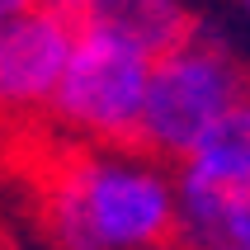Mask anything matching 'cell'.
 I'll return each instance as SVG.
<instances>
[{
	"label": "cell",
	"mask_w": 250,
	"mask_h": 250,
	"mask_svg": "<svg viewBox=\"0 0 250 250\" xmlns=\"http://www.w3.org/2000/svg\"><path fill=\"white\" fill-rule=\"evenodd\" d=\"M42 227L57 250H166L180 241V175L146 146H85L52 170Z\"/></svg>",
	"instance_id": "6da1fadb"
},
{
	"label": "cell",
	"mask_w": 250,
	"mask_h": 250,
	"mask_svg": "<svg viewBox=\"0 0 250 250\" xmlns=\"http://www.w3.org/2000/svg\"><path fill=\"white\" fill-rule=\"evenodd\" d=\"M246 95L250 71L241 66V57L222 38L194 28L189 42L156 57L137 146L156 151L161 161H189V151L208 137V127L222 113H231Z\"/></svg>",
	"instance_id": "7a4b0ae2"
},
{
	"label": "cell",
	"mask_w": 250,
	"mask_h": 250,
	"mask_svg": "<svg viewBox=\"0 0 250 250\" xmlns=\"http://www.w3.org/2000/svg\"><path fill=\"white\" fill-rule=\"evenodd\" d=\"M151 71H156L151 52L118 38L113 28L81 19L76 57H71L62 90H57L47 113L66 132L85 137L90 146H137Z\"/></svg>",
	"instance_id": "3957f363"
},
{
	"label": "cell",
	"mask_w": 250,
	"mask_h": 250,
	"mask_svg": "<svg viewBox=\"0 0 250 250\" xmlns=\"http://www.w3.org/2000/svg\"><path fill=\"white\" fill-rule=\"evenodd\" d=\"M81 42V14L47 5L0 24V95L14 113L52 109L62 76Z\"/></svg>",
	"instance_id": "277c9868"
},
{
	"label": "cell",
	"mask_w": 250,
	"mask_h": 250,
	"mask_svg": "<svg viewBox=\"0 0 250 250\" xmlns=\"http://www.w3.org/2000/svg\"><path fill=\"white\" fill-rule=\"evenodd\" d=\"M81 19L99 24V28H113L118 38L137 42L151 57H166L180 42L194 38V14L180 0H90V10Z\"/></svg>",
	"instance_id": "5b68a950"
},
{
	"label": "cell",
	"mask_w": 250,
	"mask_h": 250,
	"mask_svg": "<svg viewBox=\"0 0 250 250\" xmlns=\"http://www.w3.org/2000/svg\"><path fill=\"white\" fill-rule=\"evenodd\" d=\"M180 166L212 180V184H222V189L250 184V95L208 127V137L198 142L189 151V161H180Z\"/></svg>",
	"instance_id": "8992f818"
},
{
	"label": "cell",
	"mask_w": 250,
	"mask_h": 250,
	"mask_svg": "<svg viewBox=\"0 0 250 250\" xmlns=\"http://www.w3.org/2000/svg\"><path fill=\"white\" fill-rule=\"evenodd\" d=\"M203 250H250V184L222 189L217 203V222Z\"/></svg>",
	"instance_id": "52a82bcc"
},
{
	"label": "cell",
	"mask_w": 250,
	"mask_h": 250,
	"mask_svg": "<svg viewBox=\"0 0 250 250\" xmlns=\"http://www.w3.org/2000/svg\"><path fill=\"white\" fill-rule=\"evenodd\" d=\"M42 0H0V14L5 19H14V14H28V10H38Z\"/></svg>",
	"instance_id": "ba28073f"
},
{
	"label": "cell",
	"mask_w": 250,
	"mask_h": 250,
	"mask_svg": "<svg viewBox=\"0 0 250 250\" xmlns=\"http://www.w3.org/2000/svg\"><path fill=\"white\" fill-rule=\"evenodd\" d=\"M47 5H62V10H71V14H85V10H90V0H47Z\"/></svg>",
	"instance_id": "9c48e42d"
},
{
	"label": "cell",
	"mask_w": 250,
	"mask_h": 250,
	"mask_svg": "<svg viewBox=\"0 0 250 250\" xmlns=\"http://www.w3.org/2000/svg\"><path fill=\"white\" fill-rule=\"evenodd\" d=\"M166 250H189V246H180V241H175V246H166Z\"/></svg>",
	"instance_id": "30bf717a"
},
{
	"label": "cell",
	"mask_w": 250,
	"mask_h": 250,
	"mask_svg": "<svg viewBox=\"0 0 250 250\" xmlns=\"http://www.w3.org/2000/svg\"><path fill=\"white\" fill-rule=\"evenodd\" d=\"M241 5H246V14H250V0H241Z\"/></svg>",
	"instance_id": "8fae6325"
}]
</instances>
